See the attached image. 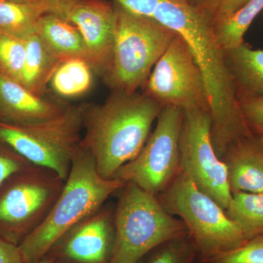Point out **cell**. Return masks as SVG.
<instances>
[{
    "instance_id": "obj_15",
    "label": "cell",
    "mask_w": 263,
    "mask_h": 263,
    "mask_svg": "<svg viewBox=\"0 0 263 263\" xmlns=\"http://www.w3.org/2000/svg\"><path fill=\"white\" fill-rule=\"evenodd\" d=\"M224 53L238 100L263 97V50L243 43Z\"/></svg>"
},
{
    "instance_id": "obj_1",
    "label": "cell",
    "mask_w": 263,
    "mask_h": 263,
    "mask_svg": "<svg viewBox=\"0 0 263 263\" xmlns=\"http://www.w3.org/2000/svg\"><path fill=\"white\" fill-rule=\"evenodd\" d=\"M163 107L144 93L113 91L103 104L85 107V135L80 145L94 158L100 176L113 179L133 160L150 136Z\"/></svg>"
},
{
    "instance_id": "obj_10",
    "label": "cell",
    "mask_w": 263,
    "mask_h": 263,
    "mask_svg": "<svg viewBox=\"0 0 263 263\" xmlns=\"http://www.w3.org/2000/svg\"><path fill=\"white\" fill-rule=\"evenodd\" d=\"M143 89L162 107L210 111L201 68L187 43L177 34L156 63Z\"/></svg>"
},
{
    "instance_id": "obj_5",
    "label": "cell",
    "mask_w": 263,
    "mask_h": 263,
    "mask_svg": "<svg viewBox=\"0 0 263 263\" xmlns=\"http://www.w3.org/2000/svg\"><path fill=\"white\" fill-rule=\"evenodd\" d=\"M157 198L170 214L181 218L202 261L238 248L246 241L240 227L226 210L181 172Z\"/></svg>"
},
{
    "instance_id": "obj_2",
    "label": "cell",
    "mask_w": 263,
    "mask_h": 263,
    "mask_svg": "<svg viewBox=\"0 0 263 263\" xmlns=\"http://www.w3.org/2000/svg\"><path fill=\"white\" fill-rule=\"evenodd\" d=\"M126 183L120 179L102 178L92 155L80 145L63 190L51 212L18 245L24 262L36 263L43 258L67 230L97 212Z\"/></svg>"
},
{
    "instance_id": "obj_16",
    "label": "cell",
    "mask_w": 263,
    "mask_h": 263,
    "mask_svg": "<svg viewBox=\"0 0 263 263\" xmlns=\"http://www.w3.org/2000/svg\"><path fill=\"white\" fill-rule=\"evenodd\" d=\"M37 34L62 62L82 59L88 62L87 51L80 31L67 19L53 13L43 15L38 22Z\"/></svg>"
},
{
    "instance_id": "obj_13",
    "label": "cell",
    "mask_w": 263,
    "mask_h": 263,
    "mask_svg": "<svg viewBox=\"0 0 263 263\" xmlns=\"http://www.w3.org/2000/svg\"><path fill=\"white\" fill-rule=\"evenodd\" d=\"M67 106L36 96L0 72V123L29 125L49 120Z\"/></svg>"
},
{
    "instance_id": "obj_28",
    "label": "cell",
    "mask_w": 263,
    "mask_h": 263,
    "mask_svg": "<svg viewBox=\"0 0 263 263\" xmlns=\"http://www.w3.org/2000/svg\"><path fill=\"white\" fill-rule=\"evenodd\" d=\"M42 8L47 13H53L67 19L70 10L81 0H19Z\"/></svg>"
},
{
    "instance_id": "obj_33",
    "label": "cell",
    "mask_w": 263,
    "mask_h": 263,
    "mask_svg": "<svg viewBox=\"0 0 263 263\" xmlns=\"http://www.w3.org/2000/svg\"><path fill=\"white\" fill-rule=\"evenodd\" d=\"M138 263H142V262H141V261H140V262H138Z\"/></svg>"
},
{
    "instance_id": "obj_22",
    "label": "cell",
    "mask_w": 263,
    "mask_h": 263,
    "mask_svg": "<svg viewBox=\"0 0 263 263\" xmlns=\"http://www.w3.org/2000/svg\"><path fill=\"white\" fill-rule=\"evenodd\" d=\"M25 58V41L0 32V72L21 84Z\"/></svg>"
},
{
    "instance_id": "obj_21",
    "label": "cell",
    "mask_w": 263,
    "mask_h": 263,
    "mask_svg": "<svg viewBox=\"0 0 263 263\" xmlns=\"http://www.w3.org/2000/svg\"><path fill=\"white\" fill-rule=\"evenodd\" d=\"M262 10L263 0H249L229 18L214 27L219 46L228 51L243 44L246 32Z\"/></svg>"
},
{
    "instance_id": "obj_30",
    "label": "cell",
    "mask_w": 263,
    "mask_h": 263,
    "mask_svg": "<svg viewBox=\"0 0 263 263\" xmlns=\"http://www.w3.org/2000/svg\"><path fill=\"white\" fill-rule=\"evenodd\" d=\"M179 1L182 2V3H186L190 6L200 10L205 5V3H206L207 0H179Z\"/></svg>"
},
{
    "instance_id": "obj_34",
    "label": "cell",
    "mask_w": 263,
    "mask_h": 263,
    "mask_svg": "<svg viewBox=\"0 0 263 263\" xmlns=\"http://www.w3.org/2000/svg\"><path fill=\"white\" fill-rule=\"evenodd\" d=\"M262 139H263V138H262Z\"/></svg>"
},
{
    "instance_id": "obj_25",
    "label": "cell",
    "mask_w": 263,
    "mask_h": 263,
    "mask_svg": "<svg viewBox=\"0 0 263 263\" xmlns=\"http://www.w3.org/2000/svg\"><path fill=\"white\" fill-rule=\"evenodd\" d=\"M249 0H207L200 9L214 27L232 16Z\"/></svg>"
},
{
    "instance_id": "obj_7",
    "label": "cell",
    "mask_w": 263,
    "mask_h": 263,
    "mask_svg": "<svg viewBox=\"0 0 263 263\" xmlns=\"http://www.w3.org/2000/svg\"><path fill=\"white\" fill-rule=\"evenodd\" d=\"M85 107L67 106L57 117L29 125L0 123V140L31 163L54 171L66 181L80 146Z\"/></svg>"
},
{
    "instance_id": "obj_29",
    "label": "cell",
    "mask_w": 263,
    "mask_h": 263,
    "mask_svg": "<svg viewBox=\"0 0 263 263\" xmlns=\"http://www.w3.org/2000/svg\"><path fill=\"white\" fill-rule=\"evenodd\" d=\"M0 263H25L18 246L0 238Z\"/></svg>"
},
{
    "instance_id": "obj_20",
    "label": "cell",
    "mask_w": 263,
    "mask_h": 263,
    "mask_svg": "<svg viewBox=\"0 0 263 263\" xmlns=\"http://www.w3.org/2000/svg\"><path fill=\"white\" fill-rule=\"evenodd\" d=\"M92 67L82 59H70L59 65L52 76V89L63 98L81 96L92 84Z\"/></svg>"
},
{
    "instance_id": "obj_17",
    "label": "cell",
    "mask_w": 263,
    "mask_h": 263,
    "mask_svg": "<svg viewBox=\"0 0 263 263\" xmlns=\"http://www.w3.org/2000/svg\"><path fill=\"white\" fill-rule=\"evenodd\" d=\"M24 41L26 58L21 84L36 96L43 98L52 76L62 62L48 49L37 34Z\"/></svg>"
},
{
    "instance_id": "obj_18",
    "label": "cell",
    "mask_w": 263,
    "mask_h": 263,
    "mask_svg": "<svg viewBox=\"0 0 263 263\" xmlns=\"http://www.w3.org/2000/svg\"><path fill=\"white\" fill-rule=\"evenodd\" d=\"M46 11L36 5L0 0V32L25 40L37 34L38 22Z\"/></svg>"
},
{
    "instance_id": "obj_4",
    "label": "cell",
    "mask_w": 263,
    "mask_h": 263,
    "mask_svg": "<svg viewBox=\"0 0 263 263\" xmlns=\"http://www.w3.org/2000/svg\"><path fill=\"white\" fill-rule=\"evenodd\" d=\"M114 212L115 245L109 263H138L147 253L189 234L184 223L170 214L157 195L127 182Z\"/></svg>"
},
{
    "instance_id": "obj_23",
    "label": "cell",
    "mask_w": 263,
    "mask_h": 263,
    "mask_svg": "<svg viewBox=\"0 0 263 263\" xmlns=\"http://www.w3.org/2000/svg\"><path fill=\"white\" fill-rule=\"evenodd\" d=\"M197 253L196 246L186 234L156 248L147 263H193Z\"/></svg>"
},
{
    "instance_id": "obj_27",
    "label": "cell",
    "mask_w": 263,
    "mask_h": 263,
    "mask_svg": "<svg viewBox=\"0 0 263 263\" xmlns=\"http://www.w3.org/2000/svg\"><path fill=\"white\" fill-rule=\"evenodd\" d=\"M238 103L249 130L263 138V97L241 99Z\"/></svg>"
},
{
    "instance_id": "obj_6",
    "label": "cell",
    "mask_w": 263,
    "mask_h": 263,
    "mask_svg": "<svg viewBox=\"0 0 263 263\" xmlns=\"http://www.w3.org/2000/svg\"><path fill=\"white\" fill-rule=\"evenodd\" d=\"M65 183L34 164L10 176L0 186V238L20 245L47 217Z\"/></svg>"
},
{
    "instance_id": "obj_12",
    "label": "cell",
    "mask_w": 263,
    "mask_h": 263,
    "mask_svg": "<svg viewBox=\"0 0 263 263\" xmlns=\"http://www.w3.org/2000/svg\"><path fill=\"white\" fill-rule=\"evenodd\" d=\"M67 20L80 31L89 65L104 76L113 56L116 33L114 5L103 0H81L70 10Z\"/></svg>"
},
{
    "instance_id": "obj_14",
    "label": "cell",
    "mask_w": 263,
    "mask_h": 263,
    "mask_svg": "<svg viewBox=\"0 0 263 263\" xmlns=\"http://www.w3.org/2000/svg\"><path fill=\"white\" fill-rule=\"evenodd\" d=\"M221 161L228 170L232 194L263 193V139L252 136L238 142Z\"/></svg>"
},
{
    "instance_id": "obj_3",
    "label": "cell",
    "mask_w": 263,
    "mask_h": 263,
    "mask_svg": "<svg viewBox=\"0 0 263 263\" xmlns=\"http://www.w3.org/2000/svg\"><path fill=\"white\" fill-rule=\"evenodd\" d=\"M116 33L113 56L104 81L113 91L133 94L143 89L154 67L176 33L114 2Z\"/></svg>"
},
{
    "instance_id": "obj_11",
    "label": "cell",
    "mask_w": 263,
    "mask_h": 263,
    "mask_svg": "<svg viewBox=\"0 0 263 263\" xmlns=\"http://www.w3.org/2000/svg\"><path fill=\"white\" fill-rule=\"evenodd\" d=\"M114 213L102 206L60 237L45 257L54 263H109L115 245Z\"/></svg>"
},
{
    "instance_id": "obj_31",
    "label": "cell",
    "mask_w": 263,
    "mask_h": 263,
    "mask_svg": "<svg viewBox=\"0 0 263 263\" xmlns=\"http://www.w3.org/2000/svg\"><path fill=\"white\" fill-rule=\"evenodd\" d=\"M36 263H54L51 259L47 258V257H44L43 258L40 259L38 262Z\"/></svg>"
},
{
    "instance_id": "obj_9",
    "label": "cell",
    "mask_w": 263,
    "mask_h": 263,
    "mask_svg": "<svg viewBox=\"0 0 263 263\" xmlns=\"http://www.w3.org/2000/svg\"><path fill=\"white\" fill-rule=\"evenodd\" d=\"M183 111L179 138L181 172L226 210L233 194L226 164L217 157L213 146L210 111L204 109Z\"/></svg>"
},
{
    "instance_id": "obj_19",
    "label": "cell",
    "mask_w": 263,
    "mask_h": 263,
    "mask_svg": "<svg viewBox=\"0 0 263 263\" xmlns=\"http://www.w3.org/2000/svg\"><path fill=\"white\" fill-rule=\"evenodd\" d=\"M226 212L240 227L246 240L263 234V193L233 194Z\"/></svg>"
},
{
    "instance_id": "obj_32",
    "label": "cell",
    "mask_w": 263,
    "mask_h": 263,
    "mask_svg": "<svg viewBox=\"0 0 263 263\" xmlns=\"http://www.w3.org/2000/svg\"><path fill=\"white\" fill-rule=\"evenodd\" d=\"M10 1L18 2V3H21V2L19 1V0H10Z\"/></svg>"
},
{
    "instance_id": "obj_8",
    "label": "cell",
    "mask_w": 263,
    "mask_h": 263,
    "mask_svg": "<svg viewBox=\"0 0 263 263\" xmlns=\"http://www.w3.org/2000/svg\"><path fill=\"white\" fill-rule=\"evenodd\" d=\"M183 117L181 109L163 107L144 146L118 170L113 179L135 183L157 196L168 187L181 173L179 138Z\"/></svg>"
},
{
    "instance_id": "obj_26",
    "label": "cell",
    "mask_w": 263,
    "mask_h": 263,
    "mask_svg": "<svg viewBox=\"0 0 263 263\" xmlns=\"http://www.w3.org/2000/svg\"><path fill=\"white\" fill-rule=\"evenodd\" d=\"M32 165L33 164L0 140V186L12 175Z\"/></svg>"
},
{
    "instance_id": "obj_24",
    "label": "cell",
    "mask_w": 263,
    "mask_h": 263,
    "mask_svg": "<svg viewBox=\"0 0 263 263\" xmlns=\"http://www.w3.org/2000/svg\"><path fill=\"white\" fill-rule=\"evenodd\" d=\"M204 263H263V234L246 240L238 248Z\"/></svg>"
}]
</instances>
